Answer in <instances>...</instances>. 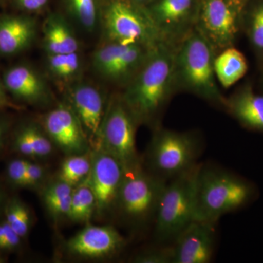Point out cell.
I'll list each match as a JSON object with an SVG mask.
<instances>
[{"label": "cell", "mask_w": 263, "mask_h": 263, "mask_svg": "<svg viewBox=\"0 0 263 263\" xmlns=\"http://www.w3.org/2000/svg\"><path fill=\"white\" fill-rule=\"evenodd\" d=\"M176 48L167 43L157 45L120 95L138 124L149 126L153 130L162 126L164 110L177 93L174 77Z\"/></svg>", "instance_id": "1"}, {"label": "cell", "mask_w": 263, "mask_h": 263, "mask_svg": "<svg viewBox=\"0 0 263 263\" xmlns=\"http://www.w3.org/2000/svg\"><path fill=\"white\" fill-rule=\"evenodd\" d=\"M216 53L206 39L193 29L176 46L174 77L176 91H184L224 109L226 98L221 93L214 70Z\"/></svg>", "instance_id": "2"}, {"label": "cell", "mask_w": 263, "mask_h": 263, "mask_svg": "<svg viewBox=\"0 0 263 263\" xmlns=\"http://www.w3.org/2000/svg\"><path fill=\"white\" fill-rule=\"evenodd\" d=\"M251 196L252 189L243 180L224 170L200 164L195 185V220L217 223Z\"/></svg>", "instance_id": "3"}, {"label": "cell", "mask_w": 263, "mask_h": 263, "mask_svg": "<svg viewBox=\"0 0 263 263\" xmlns=\"http://www.w3.org/2000/svg\"><path fill=\"white\" fill-rule=\"evenodd\" d=\"M167 182L146 170L141 159L126 164L115 212L133 228L154 224Z\"/></svg>", "instance_id": "4"}, {"label": "cell", "mask_w": 263, "mask_h": 263, "mask_svg": "<svg viewBox=\"0 0 263 263\" xmlns=\"http://www.w3.org/2000/svg\"><path fill=\"white\" fill-rule=\"evenodd\" d=\"M200 164L169 180L161 195L154 226L156 239L172 245L178 235L195 220V185Z\"/></svg>", "instance_id": "5"}, {"label": "cell", "mask_w": 263, "mask_h": 263, "mask_svg": "<svg viewBox=\"0 0 263 263\" xmlns=\"http://www.w3.org/2000/svg\"><path fill=\"white\" fill-rule=\"evenodd\" d=\"M100 22L105 42L149 48L162 42L146 7L133 0H102Z\"/></svg>", "instance_id": "6"}, {"label": "cell", "mask_w": 263, "mask_h": 263, "mask_svg": "<svg viewBox=\"0 0 263 263\" xmlns=\"http://www.w3.org/2000/svg\"><path fill=\"white\" fill-rule=\"evenodd\" d=\"M200 151L198 135L160 127L154 129L146 153L147 170L161 179H174L197 164Z\"/></svg>", "instance_id": "7"}, {"label": "cell", "mask_w": 263, "mask_h": 263, "mask_svg": "<svg viewBox=\"0 0 263 263\" xmlns=\"http://www.w3.org/2000/svg\"><path fill=\"white\" fill-rule=\"evenodd\" d=\"M248 3L243 0H200L195 28L216 54L235 46L242 31L243 13Z\"/></svg>", "instance_id": "8"}, {"label": "cell", "mask_w": 263, "mask_h": 263, "mask_svg": "<svg viewBox=\"0 0 263 263\" xmlns=\"http://www.w3.org/2000/svg\"><path fill=\"white\" fill-rule=\"evenodd\" d=\"M138 125L121 95H115L108 102L98 146L95 150L110 154L124 165L139 160L136 141Z\"/></svg>", "instance_id": "9"}, {"label": "cell", "mask_w": 263, "mask_h": 263, "mask_svg": "<svg viewBox=\"0 0 263 263\" xmlns=\"http://www.w3.org/2000/svg\"><path fill=\"white\" fill-rule=\"evenodd\" d=\"M200 0H155L146 8L162 42L176 46L196 27Z\"/></svg>", "instance_id": "10"}, {"label": "cell", "mask_w": 263, "mask_h": 263, "mask_svg": "<svg viewBox=\"0 0 263 263\" xmlns=\"http://www.w3.org/2000/svg\"><path fill=\"white\" fill-rule=\"evenodd\" d=\"M124 164L117 157L101 150L91 152V167L86 182L96 200V214L103 217L116 212L122 185Z\"/></svg>", "instance_id": "11"}, {"label": "cell", "mask_w": 263, "mask_h": 263, "mask_svg": "<svg viewBox=\"0 0 263 263\" xmlns=\"http://www.w3.org/2000/svg\"><path fill=\"white\" fill-rule=\"evenodd\" d=\"M43 128L54 146L67 156L89 152V142L73 110L60 104L43 119Z\"/></svg>", "instance_id": "12"}, {"label": "cell", "mask_w": 263, "mask_h": 263, "mask_svg": "<svg viewBox=\"0 0 263 263\" xmlns=\"http://www.w3.org/2000/svg\"><path fill=\"white\" fill-rule=\"evenodd\" d=\"M70 106L79 119L91 149L98 144L108 103L103 93L92 85L80 83L68 90Z\"/></svg>", "instance_id": "13"}, {"label": "cell", "mask_w": 263, "mask_h": 263, "mask_svg": "<svg viewBox=\"0 0 263 263\" xmlns=\"http://www.w3.org/2000/svg\"><path fill=\"white\" fill-rule=\"evenodd\" d=\"M125 240L112 226L87 224L65 243L67 253L84 259H103L119 253Z\"/></svg>", "instance_id": "14"}, {"label": "cell", "mask_w": 263, "mask_h": 263, "mask_svg": "<svg viewBox=\"0 0 263 263\" xmlns=\"http://www.w3.org/2000/svg\"><path fill=\"white\" fill-rule=\"evenodd\" d=\"M216 223L194 220L173 242V263H208L216 243Z\"/></svg>", "instance_id": "15"}, {"label": "cell", "mask_w": 263, "mask_h": 263, "mask_svg": "<svg viewBox=\"0 0 263 263\" xmlns=\"http://www.w3.org/2000/svg\"><path fill=\"white\" fill-rule=\"evenodd\" d=\"M5 90L15 99L33 105H46L52 95L41 74L26 65H18L5 71L3 77Z\"/></svg>", "instance_id": "16"}, {"label": "cell", "mask_w": 263, "mask_h": 263, "mask_svg": "<svg viewBox=\"0 0 263 263\" xmlns=\"http://www.w3.org/2000/svg\"><path fill=\"white\" fill-rule=\"evenodd\" d=\"M37 24L26 15L0 16V54L12 57L28 49L37 37Z\"/></svg>", "instance_id": "17"}, {"label": "cell", "mask_w": 263, "mask_h": 263, "mask_svg": "<svg viewBox=\"0 0 263 263\" xmlns=\"http://www.w3.org/2000/svg\"><path fill=\"white\" fill-rule=\"evenodd\" d=\"M224 109L243 127L263 133V95L251 85H243L226 98Z\"/></svg>", "instance_id": "18"}, {"label": "cell", "mask_w": 263, "mask_h": 263, "mask_svg": "<svg viewBox=\"0 0 263 263\" xmlns=\"http://www.w3.org/2000/svg\"><path fill=\"white\" fill-rule=\"evenodd\" d=\"M43 48L47 55L65 54L79 51L76 33L65 17L51 13L43 24Z\"/></svg>", "instance_id": "19"}, {"label": "cell", "mask_w": 263, "mask_h": 263, "mask_svg": "<svg viewBox=\"0 0 263 263\" xmlns=\"http://www.w3.org/2000/svg\"><path fill=\"white\" fill-rule=\"evenodd\" d=\"M51 139L35 122H24L15 129L12 149L29 160L47 158L53 151Z\"/></svg>", "instance_id": "20"}, {"label": "cell", "mask_w": 263, "mask_h": 263, "mask_svg": "<svg viewBox=\"0 0 263 263\" xmlns=\"http://www.w3.org/2000/svg\"><path fill=\"white\" fill-rule=\"evenodd\" d=\"M153 49L154 48L142 45H128L104 80L125 87L146 61Z\"/></svg>", "instance_id": "21"}, {"label": "cell", "mask_w": 263, "mask_h": 263, "mask_svg": "<svg viewBox=\"0 0 263 263\" xmlns=\"http://www.w3.org/2000/svg\"><path fill=\"white\" fill-rule=\"evenodd\" d=\"M214 70L218 83L229 89L247 74L248 63L243 53L232 46L216 55Z\"/></svg>", "instance_id": "22"}, {"label": "cell", "mask_w": 263, "mask_h": 263, "mask_svg": "<svg viewBox=\"0 0 263 263\" xmlns=\"http://www.w3.org/2000/svg\"><path fill=\"white\" fill-rule=\"evenodd\" d=\"M73 188L58 178L43 188V202L53 220L68 219Z\"/></svg>", "instance_id": "23"}, {"label": "cell", "mask_w": 263, "mask_h": 263, "mask_svg": "<svg viewBox=\"0 0 263 263\" xmlns=\"http://www.w3.org/2000/svg\"><path fill=\"white\" fill-rule=\"evenodd\" d=\"M242 31L263 61V0H249L243 13Z\"/></svg>", "instance_id": "24"}, {"label": "cell", "mask_w": 263, "mask_h": 263, "mask_svg": "<svg viewBox=\"0 0 263 263\" xmlns=\"http://www.w3.org/2000/svg\"><path fill=\"white\" fill-rule=\"evenodd\" d=\"M96 214V200L92 190L84 181L73 188L68 219L74 223L89 224Z\"/></svg>", "instance_id": "25"}, {"label": "cell", "mask_w": 263, "mask_h": 263, "mask_svg": "<svg viewBox=\"0 0 263 263\" xmlns=\"http://www.w3.org/2000/svg\"><path fill=\"white\" fill-rule=\"evenodd\" d=\"M91 167V152L68 155L62 162L58 179L76 187L84 182Z\"/></svg>", "instance_id": "26"}, {"label": "cell", "mask_w": 263, "mask_h": 263, "mask_svg": "<svg viewBox=\"0 0 263 263\" xmlns=\"http://www.w3.org/2000/svg\"><path fill=\"white\" fill-rule=\"evenodd\" d=\"M3 214L5 220L22 239L28 235L32 226V213L19 197H8Z\"/></svg>", "instance_id": "27"}, {"label": "cell", "mask_w": 263, "mask_h": 263, "mask_svg": "<svg viewBox=\"0 0 263 263\" xmlns=\"http://www.w3.org/2000/svg\"><path fill=\"white\" fill-rule=\"evenodd\" d=\"M66 8L76 22L93 32L100 20V6L97 0H65Z\"/></svg>", "instance_id": "28"}, {"label": "cell", "mask_w": 263, "mask_h": 263, "mask_svg": "<svg viewBox=\"0 0 263 263\" xmlns=\"http://www.w3.org/2000/svg\"><path fill=\"white\" fill-rule=\"evenodd\" d=\"M127 46L128 45L105 42V44L98 48L91 58V66L95 72L102 79H105Z\"/></svg>", "instance_id": "29"}, {"label": "cell", "mask_w": 263, "mask_h": 263, "mask_svg": "<svg viewBox=\"0 0 263 263\" xmlns=\"http://www.w3.org/2000/svg\"><path fill=\"white\" fill-rule=\"evenodd\" d=\"M48 70L58 79L76 77L81 69V60L78 52L65 54L47 55Z\"/></svg>", "instance_id": "30"}, {"label": "cell", "mask_w": 263, "mask_h": 263, "mask_svg": "<svg viewBox=\"0 0 263 263\" xmlns=\"http://www.w3.org/2000/svg\"><path fill=\"white\" fill-rule=\"evenodd\" d=\"M29 159L25 157L13 159L8 162L5 170L7 181L15 188H25L26 174Z\"/></svg>", "instance_id": "31"}, {"label": "cell", "mask_w": 263, "mask_h": 263, "mask_svg": "<svg viewBox=\"0 0 263 263\" xmlns=\"http://www.w3.org/2000/svg\"><path fill=\"white\" fill-rule=\"evenodd\" d=\"M22 240L5 219L0 221V254L17 252L22 246Z\"/></svg>", "instance_id": "32"}, {"label": "cell", "mask_w": 263, "mask_h": 263, "mask_svg": "<svg viewBox=\"0 0 263 263\" xmlns=\"http://www.w3.org/2000/svg\"><path fill=\"white\" fill-rule=\"evenodd\" d=\"M172 245H163L162 249H152L138 254L133 259L138 263H173Z\"/></svg>", "instance_id": "33"}, {"label": "cell", "mask_w": 263, "mask_h": 263, "mask_svg": "<svg viewBox=\"0 0 263 263\" xmlns=\"http://www.w3.org/2000/svg\"><path fill=\"white\" fill-rule=\"evenodd\" d=\"M46 167L32 160H29L26 174L25 188L39 189L44 183L46 179Z\"/></svg>", "instance_id": "34"}, {"label": "cell", "mask_w": 263, "mask_h": 263, "mask_svg": "<svg viewBox=\"0 0 263 263\" xmlns=\"http://www.w3.org/2000/svg\"><path fill=\"white\" fill-rule=\"evenodd\" d=\"M17 5L27 12H37L48 4V0H15Z\"/></svg>", "instance_id": "35"}, {"label": "cell", "mask_w": 263, "mask_h": 263, "mask_svg": "<svg viewBox=\"0 0 263 263\" xmlns=\"http://www.w3.org/2000/svg\"><path fill=\"white\" fill-rule=\"evenodd\" d=\"M10 123L9 119L0 116V153L4 148L5 141L9 132Z\"/></svg>", "instance_id": "36"}, {"label": "cell", "mask_w": 263, "mask_h": 263, "mask_svg": "<svg viewBox=\"0 0 263 263\" xmlns=\"http://www.w3.org/2000/svg\"><path fill=\"white\" fill-rule=\"evenodd\" d=\"M5 91L6 90H5L4 84H3V79H0V104L4 107H13V108H15V105L10 103L9 100H8Z\"/></svg>", "instance_id": "37"}, {"label": "cell", "mask_w": 263, "mask_h": 263, "mask_svg": "<svg viewBox=\"0 0 263 263\" xmlns=\"http://www.w3.org/2000/svg\"><path fill=\"white\" fill-rule=\"evenodd\" d=\"M8 197H7L5 190L0 185V216L4 213L5 205L8 201Z\"/></svg>", "instance_id": "38"}, {"label": "cell", "mask_w": 263, "mask_h": 263, "mask_svg": "<svg viewBox=\"0 0 263 263\" xmlns=\"http://www.w3.org/2000/svg\"><path fill=\"white\" fill-rule=\"evenodd\" d=\"M133 1L138 3V4L143 5V6H146L155 0H133Z\"/></svg>", "instance_id": "39"}, {"label": "cell", "mask_w": 263, "mask_h": 263, "mask_svg": "<svg viewBox=\"0 0 263 263\" xmlns=\"http://www.w3.org/2000/svg\"><path fill=\"white\" fill-rule=\"evenodd\" d=\"M6 262V258L3 257V254H0V263H3Z\"/></svg>", "instance_id": "40"}, {"label": "cell", "mask_w": 263, "mask_h": 263, "mask_svg": "<svg viewBox=\"0 0 263 263\" xmlns=\"http://www.w3.org/2000/svg\"><path fill=\"white\" fill-rule=\"evenodd\" d=\"M262 62V84L263 85V61H261Z\"/></svg>", "instance_id": "41"}, {"label": "cell", "mask_w": 263, "mask_h": 263, "mask_svg": "<svg viewBox=\"0 0 263 263\" xmlns=\"http://www.w3.org/2000/svg\"><path fill=\"white\" fill-rule=\"evenodd\" d=\"M5 108V107L3 106V105H1V104H0V108Z\"/></svg>", "instance_id": "42"}, {"label": "cell", "mask_w": 263, "mask_h": 263, "mask_svg": "<svg viewBox=\"0 0 263 263\" xmlns=\"http://www.w3.org/2000/svg\"><path fill=\"white\" fill-rule=\"evenodd\" d=\"M243 1L247 2V3H248V2L249 1V0H243Z\"/></svg>", "instance_id": "43"}, {"label": "cell", "mask_w": 263, "mask_h": 263, "mask_svg": "<svg viewBox=\"0 0 263 263\" xmlns=\"http://www.w3.org/2000/svg\"><path fill=\"white\" fill-rule=\"evenodd\" d=\"M2 1H3V0H0V2H2Z\"/></svg>", "instance_id": "44"}]
</instances>
